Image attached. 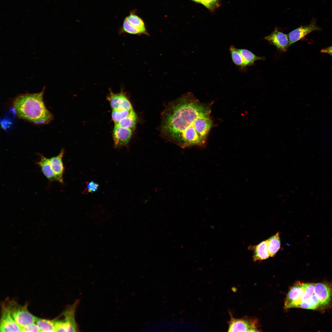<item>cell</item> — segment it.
Returning <instances> with one entry per match:
<instances>
[{
  "mask_svg": "<svg viewBox=\"0 0 332 332\" xmlns=\"http://www.w3.org/2000/svg\"><path fill=\"white\" fill-rule=\"evenodd\" d=\"M135 113L132 105L113 110L112 117L115 124H117L123 119Z\"/></svg>",
  "mask_w": 332,
  "mask_h": 332,
  "instance_id": "16",
  "label": "cell"
},
{
  "mask_svg": "<svg viewBox=\"0 0 332 332\" xmlns=\"http://www.w3.org/2000/svg\"></svg>",
  "mask_w": 332,
  "mask_h": 332,
  "instance_id": "30",
  "label": "cell"
},
{
  "mask_svg": "<svg viewBox=\"0 0 332 332\" xmlns=\"http://www.w3.org/2000/svg\"><path fill=\"white\" fill-rule=\"evenodd\" d=\"M201 4L211 10H214L219 6V0H203Z\"/></svg>",
  "mask_w": 332,
  "mask_h": 332,
  "instance_id": "25",
  "label": "cell"
},
{
  "mask_svg": "<svg viewBox=\"0 0 332 332\" xmlns=\"http://www.w3.org/2000/svg\"><path fill=\"white\" fill-rule=\"evenodd\" d=\"M45 88L39 93L20 94L13 102V108L19 118L36 124H45L53 119L43 100Z\"/></svg>",
  "mask_w": 332,
  "mask_h": 332,
  "instance_id": "2",
  "label": "cell"
},
{
  "mask_svg": "<svg viewBox=\"0 0 332 332\" xmlns=\"http://www.w3.org/2000/svg\"><path fill=\"white\" fill-rule=\"evenodd\" d=\"M122 30L123 32L131 34L148 35L147 32L132 25L125 19L123 22Z\"/></svg>",
  "mask_w": 332,
  "mask_h": 332,
  "instance_id": "23",
  "label": "cell"
},
{
  "mask_svg": "<svg viewBox=\"0 0 332 332\" xmlns=\"http://www.w3.org/2000/svg\"><path fill=\"white\" fill-rule=\"evenodd\" d=\"M244 62L245 67L252 65L256 60H261L263 57L256 56L251 51L245 49H238Z\"/></svg>",
  "mask_w": 332,
  "mask_h": 332,
  "instance_id": "19",
  "label": "cell"
},
{
  "mask_svg": "<svg viewBox=\"0 0 332 332\" xmlns=\"http://www.w3.org/2000/svg\"><path fill=\"white\" fill-rule=\"evenodd\" d=\"M192 0L194 1V2H195L199 3H200L201 4V3H202V2L203 0Z\"/></svg>",
  "mask_w": 332,
  "mask_h": 332,
  "instance_id": "29",
  "label": "cell"
},
{
  "mask_svg": "<svg viewBox=\"0 0 332 332\" xmlns=\"http://www.w3.org/2000/svg\"><path fill=\"white\" fill-rule=\"evenodd\" d=\"M107 98L113 110L132 105L125 94L123 92L114 93L110 91Z\"/></svg>",
  "mask_w": 332,
  "mask_h": 332,
  "instance_id": "13",
  "label": "cell"
},
{
  "mask_svg": "<svg viewBox=\"0 0 332 332\" xmlns=\"http://www.w3.org/2000/svg\"><path fill=\"white\" fill-rule=\"evenodd\" d=\"M248 248L254 251L253 259L254 261H261L269 258L270 255L267 248L266 240L261 242L259 244Z\"/></svg>",
  "mask_w": 332,
  "mask_h": 332,
  "instance_id": "14",
  "label": "cell"
},
{
  "mask_svg": "<svg viewBox=\"0 0 332 332\" xmlns=\"http://www.w3.org/2000/svg\"><path fill=\"white\" fill-rule=\"evenodd\" d=\"M319 306L320 304L318 300L314 294L313 296L308 300L301 302L298 305L297 308L314 310L317 309Z\"/></svg>",
  "mask_w": 332,
  "mask_h": 332,
  "instance_id": "20",
  "label": "cell"
},
{
  "mask_svg": "<svg viewBox=\"0 0 332 332\" xmlns=\"http://www.w3.org/2000/svg\"><path fill=\"white\" fill-rule=\"evenodd\" d=\"M20 328L21 332H40L39 326L35 322L29 324Z\"/></svg>",
  "mask_w": 332,
  "mask_h": 332,
  "instance_id": "26",
  "label": "cell"
},
{
  "mask_svg": "<svg viewBox=\"0 0 332 332\" xmlns=\"http://www.w3.org/2000/svg\"><path fill=\"white\" fill-rule=\"evenodd\" d=\"M78 302L67 308L59 317L54 319L55 332H77L78 329L75 321V314Z\"/></svg>",
  "mask_w": 332,
  "mask_h": 332,
  "instance_id": "4",
  "label": "cell"
},
{
  "mask_svg": "<svg viewBox=\"0 0 332 332\" xmlns=\"http://www.w3.org/2000/svg\"><path fill=\"white\" fill-rule=\"evenodd\" d=\"M209 106L189 92L169 103L161 115L160 135L182 148L204 146L212 126Z\"/></svg>",
  "mask_w": 332,
  "mask_h": 332,
  "instance_id": "1",
  "label": "cell"
},
{
  "mask_svg": "<svg viewBox=\"0 0 332 332\" xmlns=\"http://www.w3.org/2000/svg\"><path fill=\"white\" fill-rule=\"evenodd\" d=\"M55 320H48L37 318L35 323L38 325L40 332H55Z\"/></svg>",
  "mask_w": 332,
  "mask_h": 332,
  "instance_id": "18",
  "label": "cell"
},
{
  "mask_svg": "<svg viewBox=\"0 0 332 332\" xmlns=\"http://www.w3.org/2000/svg\"><path fill=\"white\" fill-rule=\"evenodd\" d=\"M99 184L95 182L91 181L87 183L86 188L84 192L92 193L96 192L98 188Z\"/></svg>",
  "mask_w": 332,
  "mask_h": 332,
  "instance_id": "27",
  "label": "cell"
},
{
  "mask_svg": "<svg viewBox=\"0 0 332 332\" xmlns=\"http://www.w3.org/2000/svg\"><path fill=\"white\" fill-rule=\"evenodd\" d=\"M125 19L132 25L147 32L143 20L137 15L130 14Z\"/></svg>",
  "mask_w": 332,
  "mask_h": 332,
  "instance_id": "21",
  "label": "cell"
},
{
  "mask_svg": "<svg viewBox=\"0 0 332 332\" xmlns=\"http://www.w3.org/2000/svg\"><path fill=\"white\" fill-rule=\"evenodd\" d=\"M64 153V150L62 149L59 154L56 156L49 159L50 164L55 175L56 180L62 183L64 167L62 162V158Z\"/></svg>",
  "mask_w": 332,
  "mask_h": 332,
  "instance_id": "12",
  "label": "cell"
},
{
  "mask_svg": "<svg viewBox=\"0 0 332 332\" xmlns=\"http://www.w3.org/2000/svg\"><path fill=\"white\" fill-rule=\"evenodd\" d=\"M306 284L297 283L290 288L285 302L286 309L297 307L301 302L305 291Z\"/></svg>",
  "mask_w": 332,
  "mask_h": 332,
  "instance_id": "5",
  "label": "cell"
},
{
  "mask_svg": "<svg viewBox=\"0 0 332 332\" xmlns=\"http://www.w3.org/2000/svg\"><path fill=\"white\" fill-rule=\"evenodd\" d=\"M229 50L234 63L236 65L241 67H245L243 60L238 49L236 48L233 45H231L229 48Z\"/></svg>",
  "mask_w": 332,
  "mask_h": 332,
  "instance_id": "22",
  "label": "cell"
},
{
  "mask_svg": "<svg viewBox=\"0 0 332 332\" xmlns=\"http://www.w3.org/2000/svg\"><path fill=\"white\" fill-rule=\"evenodd\" d=\"M321 52L328 54L332 57V45L322 49Z\"/></svg>",
  "mask_w": 332,
  "mask_h": 332,
  "instance_id": "28",
  "label": "cell"
},
{
  "mask_svg": "<svg viewBox=\"0 0 332 332\" xmlns=\"http://www.w3.org/2000/svg\"><path fill=\"white\" fill-rule=\"evenodd\" d=\"M320 30L319 28L313 23L302 26L290 32L288 34L289 46L301 39L310 33Z\"/></svg>",
  "mask_w": 332,
  "mask_h": 332,
  "instance_id": "11",
  "label": "cell"
},
{
  "mask_svg": "<svg viewBox=\"0 0 332 332\" xmlns=\"http://www.w3.org/2000/svg\"><path fill=\"white\" fill-rule=\"evenodd\" d=\"M38 164L43 174L50 181L56 180V177L50 163L49 159L41 155Z\"/></svg>",
  "mask_w": 332,
  "mask_h": 332,
  "instance_id": "15",
  "label": "cell"
},
{
  "mask_svg": "<svg viewBox=\"0 0 332 332\" xmlns=\"http://www.w3.org/2000/svg\"><path fill=\"white\" fill-rule=\"evenodd\" d=\"M133 131L115 124L113 131V138L115 147L126 145L129 142Z\"/></svg>",
  "mask_w": 332,
  "mask_h": 332,
  "instance_id": "9",
  "label": "cell"
},
{
  "mask_svg": "<svg viewBox=\"0 0 332 332\" xmlns=\"http://www.w3.org/2000/svg\"><path fill=\"white\" fill-rule=\"evenodd\" d=\"M314 294L319 302L320 306H327L332 296V288L329 285L324 283H315Z\"/></svg>",
  "mask_w": 332,
  "mask_h": 332,
  "instance_id": "8",
  "label": "cell"
},
{
  "mask_svg": "<svg viewBox=\"0 0 332 332\" xmlns=\"http://www.w3.org/2000/svg\"><path fill=\"white\" fill-rule=\"evenodd\" d=\"M280 50L285 51L289 46L288 35L275 29L270 34L265 38Z\"/></svg>",
  "mask_w": 332,
  "mask_h": 332,
  "instance_id": "10",
  "label": "cell"
},
{
  "mask_svg": "<svg viewBox=\"0 0 332 332\" xmlns=\"http://www.w3.org/2000/svg\"><path fill=\"white\" fill-rule=\"evenodd\" d=\"M4 303L20 328L35 322L37 318L29 312L27 305H21L14 300H7Z\"/></svg>",
  "mask_w": 332,
  "mask_h": 332,
  "instance_id": "3",
  "label": "cell"
},
{
  "mask_svg": "<svg viewBox=\"0 0 332 332\" xmlns=\"http://www.w3.org/2000/svg\"><path fill=\"white\" fill-rule=\"evenodd\" d=\"M268 252L270 257L274 256L280 247L279 233H277L266 240Z\"/></svg>",
  "mask_w": 332,
  "mask_h": 332,
  "instance_id": "17",
  "label": "cell"
},
{
  "mask_svg": "<svg viewBox=\"0 0 332 332\" xmlns=\"http://www.w3.org/2000/svg\"><path fill=\"white\" fill-rule=\"evenodd\" d=\"M20 327L16 323L8 309L3 303L2 305L0 321V331L19 332Z\"/></svg>",
  "mask_w": 332,
  "mask_h": 332,
  "instance_id": "7",
  "label": "cell"
},
{
  "mask_svg": "<svg viewBox=\"0 0 332 332\" xmlns=\"http://www.w3.org/2000/svg\"><path fill=\"white\" fill-rule=\"evenodd\" d=\"M255 321L231 317L229 322V332L258 331Z\"/></svg>",
  "mask_w": 332,
  "mask_h": 332,
  "instance_id": "6",
  "label": "cell"
},
{
  "mask_svg": "<svg viewBox=\"0 0 332 332\" xmlns=\"http://www.w3.org/2000/svg\"><path fill=\"white\" fill-rule=\"evenodd\" d=\"M314 283H306L304 293L301 302L305 301L311 298L314 294Z\"/></svg>",
  "mask_w": 332,
  "mask_h": 332,
  "instance_id": "24",
  "label": "cell"
}]
</instances>
